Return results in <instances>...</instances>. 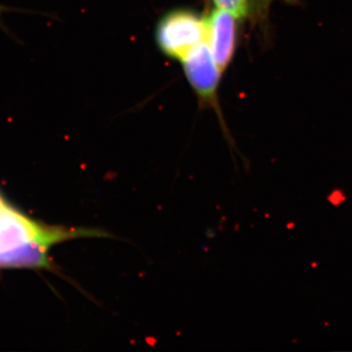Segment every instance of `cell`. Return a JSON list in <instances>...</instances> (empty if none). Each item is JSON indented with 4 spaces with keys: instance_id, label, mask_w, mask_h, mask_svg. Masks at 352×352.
<instances>
[{
    "instance_id": "6da1fadb",
    "label": "cell",
    "mask_w": 352,
    "mask_h": 352,
    "mask_svg": "<svg viewBox=\"0 0 352 352\" xmlns=\"http://www.w3.org/2000/svg\"><path fill=\"white\" fill-rule=\"evenodd\" d=\"M82 238H116L101 228L50 226L29 217L0 190V270H54L51 248Z\"/></svg>"
},
{
    "instance_id": "7a4b0ae2",
    "label": "cell",
    "mask_w": 352,
    "mask_h": 352,
    "mask_svg": "<svg viewBox=\"0 0 352 352\" xmlns=\"http://www.w3.org/2000/svg\"><path fill=\"white\" fill-rule=\"evenodd\" d=\"M155 39L163 54L182 62L190 51L207 41V20L192 9H173L157 21Z\"/></svg>"
},
{
    "instance_id": "3957f363",
    "label": "cell",
    "mask_w": 352,
    "mask_h": 352,
    "mask_svg": "<svg viewBox=\"0 0 352 352\" xmlns=\"http://www.w3.org/2000/svg\"><path fill=\"white\" fill-rule=\"evenodd\" d=\"M185 76L203 107L212 108L222 120L219 88L222 73L215 64L207 41L193 48L182 61Z\"/></svg>"
},
{
    "instance_id": "277c9868",
    "label": "cell",
    "mask_w": 352,
    "mask_h": 352,
    "mask_svg": "<svg viewBox=\"0 0 352 352\" xmlns=\"http://www.w3.org/2000/svg\"><path fill=\"white\" fill-rule=\"evenodd\" d=\"M207 20V43L215 64L222 74L232 63L238 43V22L223 9H212Z\"/></svg>"
},
{
    "instance_id": "5b68a950",
    "label": "cell",
    "mask_w": 352,
    "mask_h": 352,
    "mask_svg": "<svg viewBox=\"0 0 352 352\" xmlns=\"http://www.w3.org/2000/svg\"><path fill=\"white\" fill-rule=\"evenodd\" d=\"M280 1L287 6H300V0H251V14L254 24L258 28L259 32L267 38L268 27H270V11L273 2Z\"/></svg>"
},
{
    "instance_id": "8992f818",
    "label": "cell",
    "mask_w": 352,
    "mask_h": 352,
    "mask_svg": "<svg viewBox=\"0 0 352 352\" xmlns=\"http://www.w3.org/2000/svg\"><path fill=\"white\" fill-rule=\"evenodd\" d=\"M217 8L223 9L232 14L238 20L250 18L251 14V0H212Z\"/></svg>"
},
{
    "instance_id": "52a82bcc",
    "label": "cell",
    "mask_w": 352,
    "mask_h": 352,
    "mask_svg": "<svg viewBox=\"0 0 352 352\" xmlns=\"http://www.w3.org/2000/svg\"><path fill=\"white\" fill-rule=\"evenodd\" d=\"M9 12H24V10H19V9L12 8V7H8L0 3V29L3 30L6 32H8V34L9 32H7L8 29H7L6 24H4L3 15Z\"/></svg>"
}]
</instances>
